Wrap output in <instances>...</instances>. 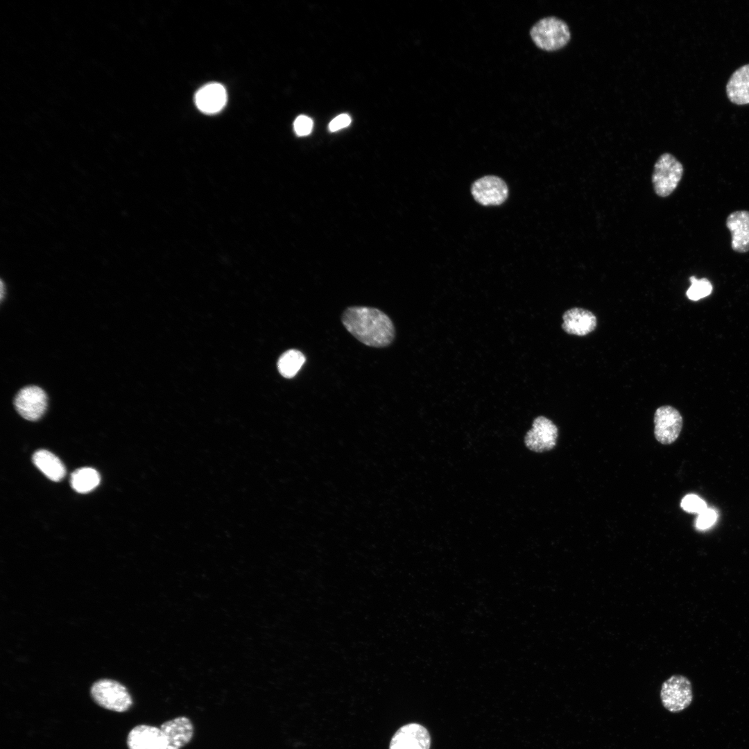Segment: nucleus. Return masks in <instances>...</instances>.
<instances>
[{"instance_id":"obj_3","label":"nucleus","mask_w":749,"mask_h":749,"mask_svg":"<svg viewBox=\"0 0 749 749\" xmlns=\"http://www.w3.org/2000/svg\"><path fill=\"white\" fill-rule=\"evenodd\" d=\"M90 694L96 704L108 710L123 712L132 705L126 688L113 680L101 679L95 682L91 687Z\"/></svg>"},{"instance_id":"obj_8","label":"nucleus","mask_w":749,"mask_h":749,"mask_svg":"<svg viewBox=\"0 0 749 749\" xmlns=\"http://www.w3.org/2000/svg\"><path fill=\"white\" fill-rule=\"evenodd\" d=\"M558 436L556 424L544 416L536 417L532 428L526 433L524 443L526 447L535 452H544L552 449Z\"/></svg>"},{"instance_id":"obj_19","label":"nucleus","mask_w":749,"mask_h":749,"mask_svg":"<svg viewBox=\"0 0 749 749\" xmlns=\"http://www.w3.org/2000/svg\"><path fill=\"white\" fill-rule=\"evenodd\" d=\"M305 360L306 358L302 352L295 349L289 350L284 352L278 359L279 372L285 378H292L301 369Z\"/></svg>"},{"instance_id":"obj_23","label":"nucleus","mask_w":749,"mask_h":749,"mask_svg":"<svg viewBox=\"0 0 749 749\" xmlns=\"http://www.w3.org/2000/svg\"><path fill=\"white\" fill-rule=\"evenodd\" d=\"M293 125L295 132L298 135L305 136L311 132L313 121L309 117L301 115L296 118Z\"/></svg>"},{"instance_id":"obj_6","label":"nucleus","mask_w":749,"mask_h":749,"mask_svg":"<svg viewBox=\"0 0 749 749\" xmlns=\"http://www.w3.org/2000/svg\"><path fill=\"white\" fill-rule=\"evenodd\" d=\"M48 398L45 391L37 386H27L20 389L15 399L14 406L24 419L36 421L44 414Z\"/></svg>"},{"instance_id":"obj_2","label":"nucleus","mask_w":749,"mask_h":749,"mask_svg":"<svg viewBox=\"0 0 749 749\" xmlns=\"http://www.w3.org/2000/svg\"><path fill=\"white\" fill-rule=\"evenodd\" d=\"M531 36L534 43L540 49L553 51L564 46L570 39L568 25L556 17H546L540 19L531 28Z\"/></svg>"},{"instance_id":"obj_13","label":"nucleus","mask_w":749,"mask_h":749,"mask_svg":"<svg viewBox=\"0 0 749 749\" xmlns=\"http://www.w3.org/2000/svg\"><path fill=\"white\" fill-rule=\"evenodd\" d=\"M726 226L732 235V250L739 253L749 251V211L732 212L727 217Z\"/></svg>"},{"instance_id":"obj_4","label":"nucleus","mask_w":749,"mask_h":749,"mask_svg":"<svg viewBox=\"0 0 749 749\" xmlns=\"http://www.w3.org/2000/svg\"><path fill=\"white\" fill-rule=\"evenodd\" d=\"M682 164L671 153L661 155L654 165L652 182L654 191L660 197L671 194L678 187L682 174Z\"/></svg>"},{"instance_id":"obj_12","label":"nucleus","mask_w":749,"mask_h":749,"mask_svg":"<svg viewBox=\"0 0 749 749\" xmlns=\"http://www.w3.org/2000/svg\"><path fill=\"white\" fill-rule=\"evenodd\" d=\"M160 728L166 739L168 749L183 748L193 736V725L186 716H178L165 721Z\"/></svg>"},{"instance_id":"obj_9","label":"nucleus","mask_w":749,"mask_h":749,"mask_svg":"<svg viewBox=\"0 0 749 749\" xmlns=\"http://www.w3.org/2000/svg\"><path fill=\"white\" fill-rule=\"evenodd\" d=\"M471 191L475 200L484 206L499 205L508 195L505 182L494 175L484 176L475 181Z\"/></svg>"},{"instance_id":"obj_14","label":"nucleus","mask_w":749,"mask_h":749,"mask_svg":"<svg viewBox=\"0 0 749 749\" xmlns=\"http://www.w3.org/2000/svg\"><path fill=\"white\" fill-rule=\"evenodd\" d=\"M562 319V327L564 331L580 336L594 331L597 323L596 316L591 311L577 307L566 311Z\"/></svg>"},{"instance_id":"obj_18","label":"nucleus","mask_w":749,"mask_h":749,"mask_svg":"<svg viewBox=\"0 0 749 749\" xmlns=\"http://www.w3.org/2000/svg\"><path fill=\"white\" fill-rule=\"evenodd\" d=\"M100 483V475L90 467H83L74 471L71 476V485L80 493H87L94 490Z\"/></svg>"},{"instance_id":"obj_22","label":"nucleus","mask_w":749,"mask_h":749,"mask_svg":"<svg viewBox=\"0 0 749 749\" xmlns=\"http://www.w3.org/2000/svg\"><path fill=\"white\" fill-rule=\"evenodd\" d=\"M716 513L710 508H707L702 513L699 514L696 522V526L698 529L704 530L712 526L716 522Z\"/></svg>"},{"instance_id":"obj_11","label":"nucleus","mask_w":749,"mask_h":749,"mask_svg":"<svg viewBox=\"0 0 749 749\" xmlns=\"http://www.w3.org/2000/svg\"><path fill=\"white\" fill-rule=\"evenodd\" d=\"M129 749H168L166 739L160 727L139 725L128 733Z\"/></svg>"},{"instance_id":"obj_5","label":"nucleus","mask_w":749,"mask_h":749,"mask_svg":"<svg viewBox=\"0 0 749 749\" xmlns=\"http://www.w3.org/2000/svg\"><path fill=\"white\" fill-rule=\"evenodd\" d=\"M662 704L672 713H678L688 707L693 700L690 680L681 675H673L663 682L660 690Z\"/></svg>"},{"instance_id":"obj_20","label":"nucleus","mask_w":749,"mask_h":749,"mask_svg":"<svg viewBox=\"0 0 749 749\" xmlns=\"http://www.w3.org/2000/svg\"><path fill=\"white\" fill-rule=\"evenodd\" d=\"M691 286L686 292L687 297L692 301H698L711 294L712 285L707 278L698 279L694 276L689 278Z\"/></svg>"},{"instance_id":"obj_7","label":"nucleus","mask_w":749,"mask_h":749,"mask_svg":"<svg viewBox=\"0 0 749 749\" xmlns=\"http://www.w3.org/2000/svg\"><path fill=\"white\" fill-rule=\"evenodd\" d=\"M682 423V417L676 408L668 405L659 407L654 414L655 438L663 445L672 444L679 437Z\"/></svg>"},{"instance_id":"obj_10","label":"nucleus","mask_w":749,"mask_h":749,"mask_svg":"<svg viewBox=\"0 0 749 749\" xmlns=\"http://www.w3.org/2000/svg\"><path fill=\"white\" fill-rule=\"evenodd\" d=\"M431 737L422 725L411 723L403 725L395 733L389 749H429Z\"/></svg>"},{"instance_id":"obj_24","label":"nucleus","mask_w":749,"mask_h":749,"mask_svg":"<svg viewBox=\"0 0 749 749\" xmlns=\"http://www.w3.org/2000/svg\"><path fill=\"white\" fill-rule=\"evenodd\" d=\"M350 123V117L347 114H342L337 116L331 121L329 125V128L331 132H335L348 126Z\"/></svg>"},{"instance_id":"obj_15","label":"nucleus","mask_w":749,"mask_h":749,"mask_svg":"<svg viewBox=\"0 0 749 749\" xmlns=\"http://www.w3.org/2000/svg\"><path fill=\"white\" fill-rule=\"evenodd\" d=\"M195 101L198 108L206 114H215L221 111L227 101L225 87L216 83H209L201 87L196 94Z\"/></svg>"},{"instance_id":"obj_21","label":"nucleus","mask_w":749,"mask_h":749,"mask_svg":"<svg viewBox=\"0 0 749 749\" xmlns=\"http://www.w3.org/2000/svg\"><path fill=\"white\" fill-rule=\"evenodd\" d=\"M681 507L686 512L698 514L702 513L707 508L705 501L694 494H687L682 499Z\"/></svg>"},{"instance_id":"obj_17","label":"nucleus","mask_w":749,"mask_h":749,"mask_svg":"<svg viewBox=\"0 0 749 749\" xmlns=\"http://www.w3.org/2000/svg\"><path fill=\"white\" fill-rule=\"evenodd\" d=\"M33 462L51 481H60L65 475L66 470L62 461L47 450L40 449L35 452Z\"/></svg>"},{"instance_id":"obj_1","label":"nucleus","mask_w":749,"mask_h":749,"mask_svg":"<svg viewBox=\"0 0 749 749\" xmlns=\"http://www.w3.org/2000/svg\"><path fill=\"white\" fill-rule=\"evenodd\" d=\"M345 329L358 341L374 347H386L395 338V327L390 318L372 307H350L342 315Z\"/></svg>"},{"instance_id":"obj_16","label":"nucleus","mask_w":749,"mask_h":749,"mask_svg":"<svg viewBox=\"0 0 749 749\" xmlns=\"http://www.w3.org/2000/svg\"><path fill=\"white\" fill-rule=\"evenodd\" d=\"M725 92L731 103L738 105L749 104V63L732 72L726 83Z\"/></svg>"}]
</instances>
